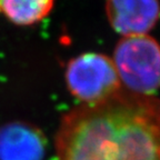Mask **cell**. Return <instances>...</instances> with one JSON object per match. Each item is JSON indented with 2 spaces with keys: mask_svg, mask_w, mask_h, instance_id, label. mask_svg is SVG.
<instances>
[{
  "mask_svg": "<svg viewBox=\"0 0 160 160\" xmlns=\"http://www.w3.org/2000/svg\"><path fill=\"white\" fill-rule=\"evenodd\" d=\"M58 160H160V105L150 96L119 91L72 109L56 137Z\"/></svg>",
  "mask_w": 160,
  "mask_h": 160,
  "instance_id": "cell-1",
  "label": "cell"
},
{
  "mask_svg": "<svg viewBox=\"0 0 160 160\" xmlns=\"http://www.w3.org/2000/svg\"><path fill=\"white\" fill-rule=\"evenodd\" d=\"M112 61L120 82L130 92L150 96L160 87V45L152 37L121 38Z\"/></svg>",
  "mask_w": 160,
  "mask_h": 160,
  "instance_id": "cell-2",
  "label": "cell"
},
{
  "mask_svg": "<svg viewBox=\"0 0 160 160\" xmlns=\"http://www.w3.org/2000/svg\"><path fill=\"white\" fill-rule=\"evenodd\" d=\"M66 83L70 93L83 105H95L121 91L112 59L98 52H86L69 61Z\"/></svg>",
  "mask_w": 160,
  "mask_h": 160,
  "instance_id": "cell-3",
  "label": "cell"
},
{
  "mask_svg": "<svg viewBox=\"0 0 160 160\" xmlns=\"http://www.w3.org/2000/svg\"><path fill=\"white\" fill-rule=\"evenodd\" d=\"M108 21L123 37L149 32L160 17L159 0H106Z\"/></svg>",
  "mask_w": 160,
  "mask_h": 160,
  "instance_id": "cell-4",
  "label": "cell"
},
{
  "mask_svg": "<svg viewBox=\"0 0 160 160\" xmlns=\"http://www.w3.org/2000/svg\"><path fill=\"white\" fill-rule=\"evenodd\" d=\"M46 139L38 128L25 122L0 127V160H42Z\"/></svg>",
  "mask_w": 160,
  "mask_h": 160,
  "instance_id": "cell-5",
  "label": "cell"
},
{
  "mask_svg": "<svg viewBox=\"0 0 160 160\" xmlns=\"http://www.w3.org/2000/svg\"><path fill=\"white\" fill-rule=\"evenodd\" d=\"M55 0H0V11L18 26H31L49 15Z\"/></svg>",
  "mask_w": 160,
  "mask_h": 160,
  "instance_id": "cell-6",
  "label": "cell"
}]
</instances>
